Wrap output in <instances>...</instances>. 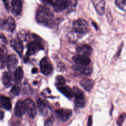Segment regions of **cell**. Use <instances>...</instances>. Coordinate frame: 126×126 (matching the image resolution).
Masks as SVG:
<instances>
[{"label":"cell","mask_w":126,"mask_h":126,"mask_svg":"<svg viewBox=\"0 0 126 126\" xmlns=\"http://www.w3.org/2000/svg\"><path fill=\"white\" fill-rule=\"evenodd\" d=\"M35 18L39 24L44 26H51L53 23L54 14L48 8L40 6L37 9Z\"/></svg>","instance_id":"cell-1"},{"label":"cell","mask_w":126,"mask_h":126,"mask_svg":"<svg viewBox=\"0 0 126 126\" xmlns=\"http://www.w3.org/2000/svg\"><path fill=\"white\" fill-rule=\"evenodd\" d=\"M77 3V0H57L54 2L53 7L57 12H60L65 10H73Z\"/></svg>","instance_id":"cell-2"},{"label":"cell","mask_w":126,"mask_h":126,"mask_svg":"<svg viewBox=\"0 0 126 126\" xmlns=\"http://www.w3.org/2000/svg\"><path fill=\"white\" fill-rule=\"evenodd\" d=\"M34 39L28 44V50L26 54V59L30 56L33 55L40 50L44 49V46L40 41V39L35 34H33Z\"/></svg>","instance_id":"cell-3"},{"label":"cell","mask_w":126,"mask_h":126,"mask_svg":"<svg viewBox=\"0 0 126 126\" xmlns=\"http://www.w3.org/2000/svg\"><path fill=\"white\" fill-rule=\"evenodd\" d=\"M73 32L77 37L83 36L89 31V26L88 23L84 20L79 19L74 22L73 24Z\"/></svg>","instance_id":"cell-4"},{"label":"cell","mask_w":126,"mask_h":126,"mask_svg":"<svg viewBox=\"0 0 126 126\" xmlns=\"http://www.w3.org/2000/svg\"><path fill=\"white\" fill-rule=\"evenodd\" d=\"M75 97V104L77 108H82L85 104V97L83 92L78 87H74L72 90Z\"/></svg>","instance_id":"cell-5"},{"label":"cell","mask_w":126,"mask_h":126,"mask_svg":"<svg viewBox=\"0 0 126 126\" xmlns=\"http://www.w3.org/2000/svg\"><path fill=\"white\" fill-rule=\"evenodd\" d=\"M0 27L3 30L8 32H12L16 28L15 20L12 17H9L7 18L0 19Z\"/></svg>","instance_id":"cell-6"},{"label":"cell","mask_w":126,"mask_h":126,"mask_svg":"<svg viewBox=\"0 0 126 126\" xmlns=\"http://www.w3.org/2000/svg\"><path fill=\"white\" fill-rule=\"evenodd\" d=\"M26 111L28 116L32 119H34L36 115L37 110L34 102L30 98H27L24 101Z\"/></svg>","instance_id":"cell-7"},{"label":"cell","mask_w":126,"mask_h":126,"mask_svg":"<svg viewBox=\"0 0 126 126\" xmlns=\"http://www.w3.org/2000/svg\"><path fill=\"white\" fill-rule=\"evenodd\" d=\"M40 67L41 72L46 75L50 74L53 70L52 65L47 57H44L40 61Z\"/></svg>","instance_id":"cell-8"},{"label":"cell","mask_w":126,"mask_h":126,"mask_svg":"<svg viewBox=\"0 0 126 126\" xmlns=\"http://www.w3.org/2000/svg\"><path fill=\"white\" fill-rule=\"evenodd\" d=\"M55 112L60 119L63 122L68 120L72 115V111L68 109L60 108L56 109Z\"/></svg>","instance_id":"cell-9"},{"label":"cell","mask_w":126,"mask_h":126,"mask_svg":"<svg viewBox=\"0 0 126 126\" xmlns=\"http://www.w3.org/2000/svg\"><path fill=\"white\" fill-rule=\"evenodd\" d=\"M26 107L24 102L18 100L15 106L14 114L17 117H21L26 112Z\"/></svg>","instance_id":"cell-10"},{"label":"cell","mask_w":126,"mask_h":126,"mask_svg":"<svg viewBox=\"0 0 126 126\" xmlns=\"http://www.w3.org/2000/svg\"><path fill=\"white\" fill-rule=\"evenodd\" d=\"M97 13L102 15L105 11V0H91Z\"/></svg>","instance_id":"cell-11"},{"label":"cell","mask_w":126,"mask_h":126,"mask_svg":"<svg viewBox=\"0 0 126 126\" xmlns=\"http://www.w3.org/2000/svg\"><path fill=\"white\" fill-rule=\"evenodd\" d=\"M73 61L76 63L78 65L82 66H88L91 63L90 59L85 56L77 55L72 57Z\"/></svg>","instance_id":"cell-12"},{"label":"cell","mask_w":126,"mask_h":126,"mask_svg":"<svg viewBox=\"0 0 126 126\" xmlns=\"http://www.w3.org/2000/svg\"><path fill=\"white\" fill-rule=\"evenodd\" d=\"M76 52L78 55L88 57L92 52V49L88 45H83L76 48Z\"/></svg>","instance_id":"cell-13"},{"label":"cell","mask_w":126,"mask_h":126,"mask_svg":"<svg viewBox=\"0 0 126 126\" xmlns=\"http://www.w3.org/2000/svg\"><path fill=\"white\" fill-rule=\"evenodd\" d=\"M11 6L12 13L15 16L20 15L22 9V2L21 0H12Z\"/></svg>","instance_id":"cell-14"},{"label":"cell","mask_w":126,"mask_h":126,"mask_svg":"<svg viewBox=\"0 0 126 126\" xmlns=\"http://www.w3.org/2000/svg\"><path fill=\"white\" fill-rule=\"evenodd\" d=\"M18 63L17 58L15 55L11 54L7 57L6 64L9 70L11 71L13 70L16 67Z\"/></svg>","instance_id":"cell-15"},{"label":"cell","mask_w":126,"mask_h":126,"mask_svg":"<svg viewBox=\"0 0 126 126\" xmlns=\"http://www.w3.org/2000/svg\"><path fill=\"white\" fill-rule=\"evenodd\" d=\"M11 46L12 48L20 55L22 53L23 50V46L22 41L18 38L12 39L10 41Z\"/></svg>","instance_id":"cell-16"},{"label":"cell","mask_w":126,"mask_h":126,"mask_svg":"<svg viewBox=\"0 0 126 126\" xmlns=\"http://www.w3.org/2000/svg\"><path fill=\"white\" fill-rule=\"evenodd\" d=\"M72 68L76 71L85 75H90L92 72V69L91 68L85 66L74 64L72 65Z\"/></svg>","instance_id":"cell-17"},{"label":"cell","mask_w":126,"mask_h":126,"mask_svg":"<svg viewBox=\"0 0 126 126\" xmlns=\"http://www.w3.org/2000/svg\"><path fill=\"white\" fill-rule=\"evenodd\" d=\"M36 104L40 114L43 116L46 115L48 113V110L45 103L41 99L38 98L36 100Z\"/></svg>","instance_id":"cell-18"},{"label":"cell","mask_w":126,"mask_h":126,"mask_svg":"<svg viewBox=\"0 0 126 126\" xmlns=\"http://www.w3.org/2000/svg\"><path fill=\"white\" fill-rule=\"evenodd\" d=\"M80 84L86 91L89 92L93 88L94 82L92 79L84 78L80 81Z\"/></svg>","instance_id":"cell-19"},{"label":"cell","mask_w":126,"mask_h":126,"mask_svg":"<svg viewBox=\"0 0 126 126\" xmlns=\"http://www.w3.org/2000/svg\"><path fill=\"white\" fill-rule=\"evenodd\" d=\"M58 89L62 94L68 98H71L73 96V91L71 89L67 86H60L58 88Z\"/></svg>","instance_id":"cell-20"},{"label":"cell","mask_w":126,"mask_h":126,"mask_svg":"<svg viewBox=\"0 0 126 126\" xmlns=\"http://www.w3.org/2000/svg\"><path fill=\"white\" fill-rule=\"evenodd\" d=\"M2 82L6 88H8L10 86L11 84V76L9 72L5 71L3 73Z\"/></svg>","instance_id":"cell-21"},{"label":"cell","mask_w":126,"mask_h":126,"mask_svg":"<svg viewBox=\"0 0 126 126\" xmlns=\"http://www.w3.org/2000/svg\"><path fill=\"white\" fill-rule=\"evenodd\" d=\"M24 75V73L22 68L21 67H18L15 71L14 74V78L15 81L17 83H19L21 82Z\"/></svg>","instance_id":"cell-22"},{"label":"cell","mask_w":126,"mask_h":126,"mask_svg":"<svg viewBox=\"0 0 126 126\" xmlns=\"http://www.w3.org/2000/svg\"><path fill=\"white\" fill-rule=\"evenodd\" d=\"M0 100L3 107L7 110H9L11 108V103L9 98L5 96L2 95L0 96Z\"/></svg>","instance_id":"cell-23"},{"label":"cell","mask_w":126,"mask_h":126,"mask_svg":"<svg viewBox=\"0 0 126 126\" xmlns=\"http://www.w3.org/2000/svg\"><path fill=\"white\" fill-rule=\"evenodd\" d=\"M6 53V48L4 46H0V59L2 63H3L7 59Z\"/></svg>","instance_id":"cell-24"},{"label":"cell","mask_w":126,"mask_h":126,"mask_svg":"<svg viewBox=\"0 0 126 126\" xmlns=\"http://www.w3.org/2000/svg\"><path fill=\"white\" fill-rule=\"evenodd\" d=\"M115 3L120 9L126 11V0H115Z\"/></svg>","instance_id":"cell-25"},{"label":"cell","mask_w":126,"mask_h":126,"mask_svg":"<svg viewBox=\"0 0 126 126\" xmlns=\"http://www.w3.org/2000/svg\"><path fill=\"white\" fill-rule=\"evenodd\" d=\"M126 118V113H123L122 114L120 115L117 119V125L119 126H122Z\"/></svg>","instance_id":"cell-26"},{"label":"cell","mask_w":126,"mask_h":126,"mask_svg":"<svg viewBox=\"0 0 126 126\" xmlns=\"http://www.w3.org/2000/svg\"><path fill=\"white\" fill-rule=\"evenodd\" d=\"M56 80L57 82V84L59 85L63 86V85H64L65 83V79L62 75H59L57 76V77L56 78Z\"/></svg>","instance_id":"cell-27"},{"label":"cell","mask_w":126,"mask_h":126,"mask_svg":"<svg viewBox=\"0 0 126 126\" xmlns=\"http://www.w3.org/2000/svg\"><path fill=\"white\" fill-rule=\"evenodd\" d=\"M20 88L17 85H14L12 87L10 90V92L16 95H18L20 93Z\"/></svg>","instance_id":"cell-28"},{"label":"cell","mask_w":126,"mask_h":126,"mask_svg":"<svg viewBox=\"0 0 126 126\" xmlns=\"http://www.w3.org/2000/svg\"><path fill=\"white\" fill-rule=\"evenodd\" d=\"M40 0L45 4L53 5L54 3V2L53 1V0Z\"/></svg>","instance_id":"cell-29"},{"label":"cell","mask_w":126,"mask_h":126,"mask_svg":"<svg viewBox=\"0 0 126 126\" xmlns=\"http://www.w3.org/2000/svg\"><path fill=\"white\" fill-rule=\"evenodd\" d=\"M53 124V120L52 118L48 119L45 123V126H52Z\"/></svg>","instance_id":"cell-30"},{"label":"cell","mask_w":126,"mask_h":126,"mask_svg":"<svg viewBox=\"0 0 126 126\" xmlns=\"http://www.w3.org/2000/svg\"><path fill=\"white\" fill-rule=\"evenodd\" d=\"M0 40H1L2 42H4V43H7V39L5 36L2 33H0Z\"/></svg>","instance_id":"cell-31"},{"label":"cell","mask_w":126,"mask_h":126,"mask_svg":"<svg viewBox=\"0 0 126 126\" xmlns=\"http://www.w3.org/2000/svg\"><path fill=\"white\" fill-rule=\"evenodd\" d=\"M4 5L5 7V8L7 9V11L9 10L10 7H9V2H8V0H2Z\"/></svg>","instance_id":"cell-32"},{"label":"cell","mask_w":126,"mask_h":126,"mask_svg":"<svg viewBox=\"0 0 126 126\" xmlns=\"http://www.w3.org/2000/svg\"><path fill=\"white\" fill-rule=\"evenodd\" d=\"M92 124H93L92 116H90L89 117V119H88V120L87 125H88V126H92Z\"/></svg>","instance_id":"cell-33"},{"label":"cell","mask_w":126,"mask_h":126,"mask_svg":"<svg viewBox=\"0 0 126 126\" xmlns=\"http://www.w3.org/2000/svg\"><path fill=\"white\" fill-rule=\"evenodd\" d=\"M4 116V113L3 112L0 110V120L2 119Z\"/></svg>","instance_id":"cell-34"},{"label":"cell","mask_w":126,"mask_h":126,"mask_svg":"<svg viewBox=\"0 0 126 126\" xmlns=\"http://www.w3.org/2000/svg\"><path fill=\"white\" fill-rule=\"evenodd\" d=\"M37 68H33L32 70V73H33V74H34V73H37Z\"/></svg>","instance_id":"cell-35"},{"label":"cell","mask_w":126,"mask_h":126,"mask_svg":"<svg viewBox=\"0 0 126 126\" xmlns=\"http://www.w3.org/2000/svg\"><path fill=\"white\" fill-rule=\"evenodd\" d=\"M36 83H37V82H34L33 83V84H36Z\"/></svg>","instance_id":"cell-36"}]
</instances>
